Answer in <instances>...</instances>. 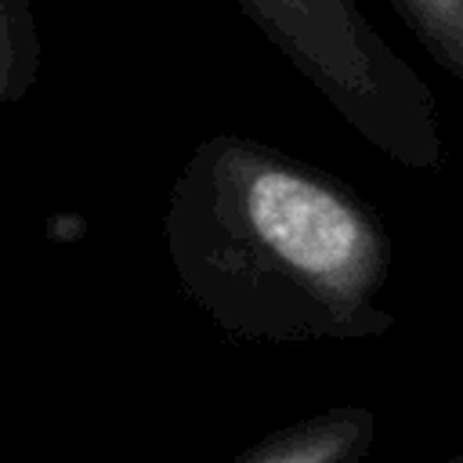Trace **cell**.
I'll return each mask as SVG.
<instances>
[{
  "mask_svg": "<svg viewBox=\"0 0 463 463\" xmlns=\"http://www.w3.org/2000/svg\"><path fill=\"white\" fill-rule=\"evenodd\" d=\"M253 29L376 152L438 174L445 141L430 83L380 36L354 0H232Z\"/></svg>",
  "mask_w": 463,
  "mask_h": 463,
  "instance_id": "7a4b0ae2",
  "label": "cell"
},
{
  "mask_svg": "<svg viewBox=\"0 0 463 463\" xmlns=\"http://www.w3.org/2000/svg\"><path fill=\"white\" fill-rule=\"evenodd\" d=\"M373 434V416L362 409H336L315 416L293 430H282L260 445L250 463H347L354 459Z\"/></svg>",
  "mask_w": 463,
  "mask_h": 463,
  "instance_id": "3957f363",
  "label": "cell"
},
{
  "mask_svg": "<svg viewBox=\"0 0 463 463\" xmlns=\"http://www.w3.org/2000/svg\"><path fill=\"white\" fill-rule=\"evenodd\" d=\"M163 239L184 293L253 340L365 336L391 326L383 217L340 177L242 134H210L184 159Z\"/></svg>",
  "mask_w": 463,
  "mask_h": 463,
  "instance_id": "6da1fadb",
  "label": "cell"
},
{
  "mask_svg": "<svg viewBox=\"0 0 463 463\" xmlns=\"http://www.w3.org/2000/svg\"><path fill=\"white\" fill-rule=\"evenodd\" d=\"M438 69L463 83V0H387Z\"/></svg>",
  "mask_w": 463,
  "mask_h": 463,
  "instance_id": "5b68a950",
  "label": "cell"
},
{
  "mask_svg": "<svg viewBox=\"0 0 463 463\" xmlns=\"http://www.w3.org/2000/svg\"><path fill=\"white\" fill-rule=\"evenodd\" d=\"M43 43L29 0H0V105L29 94L40 76Z\"/></svg>",
  "mask_w": 463,
  "mask_h": 463,
  "instance_id": "277c9868",
  "label": "cell"
}]
</instances>
